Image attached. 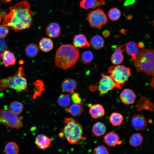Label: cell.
I'll return each mask as SVG.
<instances>
[{"label":"cell","mask_w":154,"mask_h":154,"mask_svg":"<svg viewBox=\"0 0 154 154\" xmlns=\"http://www.w3.org/2000/svg\"><path fill=\"white\" fill-rule=\"evenodd\" d=\"M93 153L95 154H108L109 151L104 146L99 145L95 148L94 150Z\"/></svg>","instance_id":"obj_35"},{"label":"cell","mask_w":154,"mask_h":154,"mask_svg":"<svg viewBox=\"0 0 154 154\" xmlns=\"http://www.w3.org/2000/svg\"><path fill=\"white\" fill-rule=\"evenodd\" d=\"M125 49L127 53L131 56L132 58L134 59L139 51L137 44L134 42L130 41L125 44Z\"/></svg>","instance_id":"obj_22"},{"label":"cell","mask_w":154,"mask_h":154,"mask_svg":"<svg viewBox=\"0 0 154 154\" xmlns=\"http://www.w3.org/2000/svg\"><path fill=\"white\" fill-rule=\"evenodd\" d=\"M102 78L99 82L98 90L100 96L104 95L114 88H117V85L110 76L101 74Z\"/></svg>","instance_id":"obj_9"},{"label":"cell","mask_w":154,"mask_h":154,"mask_svg":"<svg viewBox=\"0 0 154 154\" xmlns=\"http://www.w3.org/2000/svg\"><path fill=\"white\" fill-rule=\"evenodd\" d=\"M126 31L124 29H122L120 31V32L122 33L125 34V33Z\"/></svg>","instance_id":"obj_43"},{"label":"cell","mask_w":154,"mask_h":154,"mask_svg":"<svg viewBox=\"0 0 154 154\" xmlns=\"http://www.w3.org/2000/svg\"></svg>","instance_id":"obj_45"},{"label":"cell","mask_w":154,"mask_h":154,"mask_svg":"<svg viewBox=\"0 0 154 154\" xmlns=\"http://www.w3.org/2000/svg\"><path fill=\"white\" fill-rule=\"evenodd\" d=\"M143 141V138L139 133L133 134L130 137L129 143L132 146L137 147L140 145Z\"/></svg>","instance_id":"obj_31"},{"label":"cell","mask_w":154,"mask_h":154,"mask_svg":"<svg viewBox=\"0 0 154 154\" xmlns=\"http://www.w3.org/2000/svg\"><path fill=\"white\" fill-rule=\"evenodd\" d=\"M110 31L107 30L104 31L102 33L103 35L105 37H108L110 35Z\"/></svg>","instance_id":"obj_39"},{"label":"cell","mask_w":154,"mask_h":154,"mask_svg":"<svg viewBox=\"0 0 154 154\" xmlns=\"http://www.w3.org/2000/svg\"><path fill=\"white\" fill-rule=\"evenodd\" d=\"M1 16H0V23L1 21Z\"/></svg>","instance_id":"obj_44"},{"label":"cell","mask_w":154,"mask_h":154,"mask_svg":"<svg viewBox=\"0 0 154 154\" xmlns=\"http://www.w3.org/2000/svg\"><path fill=\"white\" fill-rule=\"evenodd\" d=\"M92 132L96 136H100L104 134L106 130V127L103 123L98 122L93 126Z\"/></svg>","instance_id":"obj_24"},{"label":"cell","mask_w":154,"mask_h":154,"mask_svg":"<svg viewBox=\"0 0 154 154\" xmlns=\"http://www.w3.org/2000/svg\"><path fill=\"white\" fill-rule=\"evenodd\" d=\"M46 35L52 38L58 37L61 33V28L59 25L56 23L49 24L46 29Z\"/></svg>","instance_id":"obj_13"},{"label":"cell","mask_w":154,"mask_h":154,"mask_svg":"<svg viewBox=\"0 0 154 154\" xmlns=\"http://www.w3.org/2000/svg\"><path fill=\"white\" fill-rule=\"evenodd\" d=\"M39 51V47L36 44L33 43L28 45L25 49L27 56L31 58L35 57L38 54Z\"/></svg>","instance_id":"obj_27"},{"label":"cell","mask_w":154,"mask_h":154,"mask_svg":"<svg viewBox=\"0 0 154 154\" xmlns=\"http://www.w3.org/2000/svg\"><path fill=\"white\" fill-rule=\"evenodd\" d=\"M108 72L118 89L121 88L131 75L130 69L123 65H112L108 68Z\"/></svg>","instance_id":"obj_6"},{"label":"cell","mask_w":154,"mask_h":154,"mask_svg":"<svg viewBox=\"0 0 154 154\" xmlns=\"http://www.w3.org/2000/svg\"><path fill=\"white\" fill-rule=\"evenodd\" d=\"M105 4V2L102 0H81L80 3V6L84 9L87 10L89 9H95Z\"/></svg>","instance_id":"obj_15"},{"label":"cell","mask_w":154,"mask_h":154,"mask_svg":"<svg viewBox=\"0 0 154 154\" xmlns=\"http://www.w3.org/2000/svg\"><path fill=\"white\" fill-rule=\"evenodd\" d=\"M135 108L139 112L145 110L152 112L154 111V104L146 97L142 96L137 102Z\"/></svg>","instance_id":"obj_11"},{"label":"cell","mask_w":154,"mask_h":154,"mask_svg":"<svg viewBox=\"0 0 154 154\" xmlns=\"http://www.w3.org/2000/svg\"><path fill=\"white\" fill-rule=\"evenodd\" d=\"M135 2V0H126L124 3L125 6H127L133 4Z\"/></svg>","instance_id":"obj_38"},{"label":"cell","mask_w":154,"mask_h":154,"mask_svg":"<svg viewBox=\"0 0 154 154\" xmlns=\"http://www.w3.org/2000/svg\"><path fill=\"white\" fill-rule=\"evenodd\" d=\"M79 56V51L74 46L70 44L62 45L56 52L55 64L62 69H68L75 64Z\"/></svg>","instance_id":"obj_2"},{"label":"cell","mask_w":154,"mask_h":154,"mask_svg":"<svg viewBox=\"0 0 154 154\" xmlns=\"http://www.w3.org/2000/svg\"><path fill=\"white\" fill-rule=\"evenodd\" d=\"M87 18L91 27L101 28L108 22V18L105 12L101 9L98 8L87 15Z\"/></svg>","instance_id":"obj_8"},{"label":"cell","mask_w":154,"mask_h":154,"mask_svg":"<svg viewBox=\"0 0 154 154\" xmlns=\"http://www.w3.org/2000/svg\"><path fill=\"white\" fill-rule=\"evenodd\" d=\"M73 43L74 45L77 48L88 47L90 45L86 37L82 34L76 35L73 39Z\"/></svg>","instance_id":"obj_18"},{"label":"cell","mask_w":154,"mask_h":154,"mask_svg":"<svg viewBox=\"0 0 154 154\" xmlns=\"http://www.w3.org/2000/svg\"><path fill=\"white\" fill-rule=\"evenodd\" d=\"M76 86V84L75 81L74 80L70 78L65 80L62 82L61 85L63 91L68 93L74 92Z\"/></svg>","instance_id":"obj_21"},{"label":"cell","mask_w":154,"mask_h":154,"mask_svg":"<svg viewBox=\"0 0 154 154\" xmlns=\"http://www.w3.org/2000/svg\"><path fill=\"white\" fill-rule=\"evenodd\" d=\"M125 44L119 46L118 48L115 50L111 57V61L115 65H119L123 61V52L125 50L123 48Z\"/></svg>","instance_id":"obj_19"},{"label":"cell","mask_w":154,"mask_h":154,"mask_svg":"<svg viewBox=\"0 0 154 154\" xmlns=\"http://www.w3.org/2000/svg\"><path fill=\"white\" fill-rule=\"evenodd\" d=\"M89 113L92 117L97 119L103 116L105 111L102 105L96 104L90 106Z\"/></svg>","instance_id":"obj_17"},{"label":"cell","mask_w":154,"mask_h":154,"mask_svg":"<svg viewBox=\"0 0 154 154\" xmlns=\"http://www.w3.org/2000/svg\"><path fill=\"white\" fill-rule=\"evenodd\" d=\"M0 124L7 128L19 129L23 126V123L18 116L9 109H0Z\"/></svg>","instance_id":"obj_7"},{"label":"cell","mask_w":154,"mask_h":154,"mask_svg":"<svg viewBox=\"0 0 154 154\" xmlns=\"http://www.w3.org/2000/svg\"><path fill=\"white\" fill-rule=\"evenodd\" d=\"M131 121L132 126L136 129L143 130L147 127L146 119L142 115L136 114L133 116L131 119Z\"/></svg>","instance_id":"obj_12"},{"label":"cell","mask_w":154,"mask_h":154,"mask_svg":"<svg viewBox=\"0 0 154 154\" xmlns=\"http://www.w3.org/2000/svg\"><path fill=\"white\" fill-rule=\"evenodd\" d=\"M71 99L74 103L81 104L82 102V99L78 93H73L71 96Z\"/></svg>","instance_id":"obj_37"},{"label":"cell","mask_w":154,"mask_h":154,"mask_svg":"<svg viewBox=\"0 0 154 154\" xmlns=\"http://www.w3.org/2000/svg\"><path fill=\"white\" fill-rule=\"evenodd\" d=\"M57 101L58 104L62 107H66L69 106L71 102V99L67 94H62L58 97Z\"/></svg>","instance_id":"obj_32"},{"label":"cell","mask_w":154,"mask_h":154,"mask_svg":"<svg viewBox=\"0 0 154 154\" xmlns=\"http://www.w3.org/2000/svg\"><path fill=\"white\" fill-rule=\"evenodd\" d=\"M66 125L63 133L68 141L72 144H77L81 139H85L83 136V128L72 117L65 119Z\"/></svg>","instance_id":"obj_5"},{"label":"cell","mask_w":154,"mask_h":154,"mask_svg":"<svg viewBox=\"0 0 154 154\" xmlns=\"http://www.w3.org/2000/svg\"><path fill=\"white\" fill-rule=\"evenodd\" d=\"M93 58V55L92 52L90 51H86L82 54L81 59L82 62L84 64L90 63Z\"/></svg>","instance_id":"obj_34"},{"label":"cell","mask_w":154,"mask_h":154,"mask_svg":"<svg viewBox=\"0 0 154 154\" xmlns=\"http://www.w3.org/2000/svg\"><path fill=\"white\" fill-rule=\"evenodd\" d=\"M136 96L133 90L130 89L126 88L120 93V98L123 104L130 105L133 104L135 101Z\"/></svg>","instance_id":"obj_10"},{"label":"cell","mask_w":154,"mask_h":154,"mask_svg":"<svg viewBox=\"0 0 154 154\" xmlns=\"http://www.w3.org/2000/svg\"><path fill=\"white\" fill-rule=\"evenodd\" d=\"M53 47V42L50 38L44 37L39 41V48L43 52H48L52 49Z\"/></svg>","instance_id":"obj_23"},{"label":"cell","mask_w":154,"mask_h":154,"mask_svg":"<svg viewBox=\"0 0 154 154\" xmlns=\"http://www.w3.org/2000/svg\"><path fill=\"white\" fill-rule=\"evenodd\" d=\"M51 140L50 138L43 134H39L36 137L35 143L40 149L44 150L49 147Z\"/></svg>","instance_id":"obj_16"},{"label":"cell","mask_w":154,"mask_h":154,"mask_svg":"<svg viewBox=\"0 0 154 154\" xmlns=\"http://www.w3.org/2000/svg\"><path fill=\"white\" fill-rule=\"evenodd\" d=\"M23 109V104L20 102L16 101L12 102L9 107V110L17 115L20 114Z\"/></svg>","instance_id":"obj_30"},{"label":"cell","mask_w":154,"mask_h":154,"mask_svg":"<svg viewBox=\"0 0 154 154\" xmlns=\"http://www.w3.org/2000/svg\"><path fill=\"white\" fill-rule=\"evenodd\" d=\"M4 150L6 154H17L19 152V147L16 143L11 141L6 145Z\"/></svg>","instance_id":"obj_29"},{"label":"cell","mask_w":154,"mask_h":154,"mask_svg":"<svg viewBox=\"0 0 154 154\" xmlns=\"http://www.w3.org/2000/svg\"><path fill=\"white\" fill-rule=\"evenodd\" d=\"M150 85L153 88H154V78L153 77V78L152 79V80L150 83Z\"/></svg>","instance_id":"obj_40"},{"label":"cell","mask_w":154,"mask_h":154,"mask_svg":"<svg viewBox=\"0 0 154 154\" xmlns=\"http://www.w3.org/2000/svg\"><path fill=\"white\" fill-rule=\"evenodd\" d=\"M104 139L106 143L110 147H114L121 143L118 135L113 132L107 133L104 136Z\"/></svg>","instance_id":"obj_14"},{"label":"cell","mask_w":154,"mask_h":154,"mask_svg":"<svg viewBox=\"0 0 154 154\" xmlns=\"http://www.w3.org/2000/svg\"><path fill=\"white\" fill-rule=\"evenodd\" d=\"M128 20H131L132 18V16L131 15H129L127 16V17Z\"/></svg>","instance_id":"obj_41"},{"label":"cell","mask_w":154,"mask_h":154,"mask_svg":"<svg viewBox=\"0 0 154 154\" xmlns=\"http://www.w3.org/2000/svg\"><path fill=\"white\" fill-rule=\"evenodd\" d=\"M24 76L23 69L22 67H20L14 75L0 80V91L7 88L18 92L26 90L27 87V81Z\"/></svg>","instance_id":"obj_4"},{"label":"cell","mask_w":154,"mask_h":154,"mask_svg":"<svg viewBox=\"0 0 154 154\" xmlns=\"http://www.w3.org/2000/svg\"><path fill=\"white\" fill-rule=\"evenodd\" d=\"M12 0H3V2L4 3H6L8 2H10Z\"/></svg>","instance_id":"obj_42"},{"label":"cell","mask_w":154,"mask_h":154,"mask_svg":"<svg viewBox=\"0 0 154 154\" xmlns=\"http://www.w3.org/2000/svg\"><path fill=\"white\" fill-rule=\"evenodd\" d=\"M123 120V116L117 112L112 113L109 117V120L111 124L114 126L120 125Z\"/></svg>","instance_id":"obj_28"},{"label":"cell","mask_w":154,"mask_h":154,"mask_svg":"<svg viewBox=\"0 0 154 154\" xmlns=\"http://www.w3.org/2000/svg\"><path fill=\"white\" fill-rule=\"evenodd\" d=\"M66 111L74 116H79L82 112L83 108L80 104L73 103Z\"/></svg>","instance_id":"obj_25"},{"label":"cell","mask_w":154,"mask_h":154,"mask_svg":"<svg viewBox=\"0 0 154 154\" xmlns=\"http://www.w3.org/2000/svg\"><path fill=\"white\" fill-rule=\"evenodd\" d=\"M9 29L8 27L3 25H0V38L6 37L8 34Z\"/></svg>","instance_id":"obj_36"},{"label":"cell","mask_w":154,"mask_h":154,"mask_svg":"<svg viewBox=\"0 0 154 154\" xmlns=\"http://www.w3.org/2000/svg\"><path fill=\"white\" fill-rule=\"evenodd\" d=\"M104 43L103 38L99 35L93 36L91 38L90 42L92 46L96 50L102 48L104 46Z\"/></svg>","instance_id":"obj_26"},{"label":"cell","mask_w":154,"mask_h":154,"mask_svg":"<svg viewBox=\"0 0 154 154\" xmlns=\"http://www.w3.org/2000/svg\"><path fill=\"white\" fill-rule=\"evenodd\" d=\"M121 15L120 11L116 7L111 9L108 13V16L110 19L113 21H116L119 19Z\"/></svg>","instance_id":"obj_33"},{"label":"cell","mask_w":154,"mask_h":154,"mask_svg":"<svg viewBox=\"0 0 154 154\" xmlns=\"http://www.w3.org/2000/svg\"><path fill=\"white\" fill-rule=\"evenodd\" d=\"M30 5L27 1H21L9 8V13L5 17L3 25L17 32L30 28L33 19Z\"/></svg>","instance_id":"obj_1"},{"label":"cell","mask_w":154,"mask_h":154,"mask_svg":"<svg viewBox=\"0 0 154 154\" xmlns=\"http://www.w3.org/2000/svg\"><path fill=\"white\" fill-rule=\"evenodd\" d=\"M2 61L5 67L15 64L16 59L13 54L11 51L7 50L2 54Z\"/></svg>","instance_id":"obj_20"},{"label":"cell","mask_w":154,"mask_h":154,"mask_svg":"<svg viewBox=\"0 0 154 154\" xmlns=\"http://www.w3.org/2000/svg\"><path fill=\"white\" fill-rule=\"evenodd\" d=\"M133 60V65L137 72L153 76L154 50L152 49H141Z\"/></svg>","instance_id":"obj_3"}]
</instances>
